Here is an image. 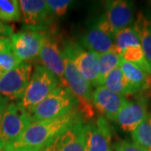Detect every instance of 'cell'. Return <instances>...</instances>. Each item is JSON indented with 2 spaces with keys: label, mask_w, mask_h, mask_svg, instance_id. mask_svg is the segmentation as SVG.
<instances>
[{
  "label": "cell",
  "mask_w": 151,
  "mask_h": 151,
  "mask_svg": "<svg viewBox=\"0 0 151 151\" xmlns=\"http://www.w3.org/2000/svg\"><path fill=\"white\" fill-rule=\"evenodd\" d=\"M80 118L77 109L58 119L33 121L21 136L4 151H42L59 132Z\"/></svg>",
  "instance_id": "1"
},
{
  "label": "cell",
  "mask_w": 151,
  "mask_h": 151,
  "mask_svg": "<svg viewBox=\"0 0 151 151\" xmlns=\"http://www.w3.org/2000/svg\"><path fill=\"white\" fill-rule=\"evenodd\" d=\"M79 103L69 86L64 83L51 92L30 113L33 121H43L60 118L78 109Z\"/></svg>",
  "instance_id": "2"
},
{
  "label": "cell",
  "mask_w": 151,
  "mask_h": 151,
  "mask_svg": "<svg viewBox=\"0 0 151 151\" xmlns=\"http://www.w3.org/2000/svg\"><path fill=\"white\" fill-rule=\"evenodd\" d=\"M60 81L41 65H37L33 71L30 81L18 104L29 115L38 104L59 86Z\"/></svg>",
  "instance_id": "3"
},
{
  "label": "cell",
  "mask_w": 151,
  "mask_h": 151,
  "mask_svg": "<svg viewBox=\"0 0 151 151\" xmlns=\"http://www.w3.org/2000/svg\"><path fill=\"white\" fill-rule=\"evenodd\" d=\"M32 122L30 115L18 103H9L0 124V151L19 139Z\"/></svg>",
  "instance_id": "4"
},
{
  "label": "cell",
  "mask_w": 151,
  "mask_h": 151,
  "mask_svg": "<svg viewBox=\"0 0 151 151\" xmlns=\"http://www.w3.org/2000/svg\"><path fill=\"white\" fill-rule=\"evenodd\" d=\"M33 73L30 63L23 61L0 78V96L9 101L20 100Z\"/></svg>",
  "instance_id": "5"
},
{
  "label": "cell",
  "mask_w": 151,
  "mask_h": 151,
  "mask_svg": "<svg viewBox=\"0 0 151 151\" xmlns=\"http://www.w3.org/2000/svg\"><path fill=\"white\" fill-rule=\"evenodd\" d=\"M62 53L73 61L76 68L91 86H98L99 55L86 50L80 44L72 41L65 44Z\"/></svg>",
  "instance_id": "6"
},
{
  "label": "cell",
  "mask_w": 151,
  "mask_h": 151,
  "mask_svg": "<svg viewBox=\"0 0 151 151\" xmlns=\"http://www.w3.org/2000/svg\"><path fill=\"white\" fill-rule=\"evenodd\" d=\"M114 35L105 15L100 16L90 24L81 37V45L97 55L112 51Z\"/></svg>",
  "instance_id": "7"
},
{
  "label": "cell",
  "mask_w": 151,
  "mask_h": 151,
  "mask_svg": "<svg viewBox=\"0 0 151 151\" xmlns=\"http://www.w3.org/2000/svg\"><path fill=\"white\" fill-rule=\"evenodd\" d=\"M84 121L76 119L63 129L42 151H84Z\"/></svg>",
  "instance_id": "8"
},
{
  "label": "cell",
  "mask_w": 151,
  "mask_h": 151,
  "mask_svg": "<svg viewBox=\"0 0 151 151\" xmlns=\"http://www.w3.org/2000/svg\"><path fill=\"white\" fill-rule=\"evenodd\" d=\"M45 31L23 30L10 36L12 51L21 62L39 56Z\"/></svg>",
  "instance_id": "9"
},
{
  "label": "cell",
  "mask_w": 151,
  "mask_h": 151,
  "mask_svg": "<svg viewBox=\"0 0 151 151\" xmlns=\"http://www.w3.org/2000/svg\"><path fill=\"white\" fill-rule=\"evenodd\" d=\"M39 59L46 69L51 71L61 83L66 84L64 78L65 64L59 37L50 31H45Z\"/></svg>",
  "instance_id": "10"
},
{
  "label": "cell",
  "mask_w": 151,
  "mask_h": 151,
  "mask_svg": "<svg viewBox=\"0 0 151 151\" xmlns=\"http://www.w3.org/2000/svg\"><path fill=\"white\" fill-rule=\"evenodd\" d=\"M24 25L29 30L45 31L50 24L52 14L44 0L19 1Z\"/></svg>",
  "instance_id": "11"
},
{
  "label": "cell",
  "mask_w": 151,
  "mask_h": 151,
  "mask_svg": "<svg viewBox=\"0 0 151 151\" xmlns=\"http://www.w3.org/2000/svg\"><path fill=\"white\" fill-rule=\"evenodd\" d=\"M111 129L104 119L99 117L84 125V151H110Z\"/></svg>",
  "instance_id": "12"
},
{
  "label": "cell",
  "mask_w": 151,
  "mask_h": 151,
  "mask_svg": "<svg viewBox=\"0 0 151 151\" xmlns=\"http://www.w3.org/2000/svg\"><path fill=\"white\" fill-rule=\"evenodd\" d=\"M134 3L126 0L108 1L105 4V17L111 31L115 35L124 28L129 27L134 19Z\"/></svg>",
  "instance_id": "13"
},
{
  "label": "cell",
  "mask_w": 151,
  "mask_h": 151,
  "mask_svg": "<svg viewBox=\"0 0 151 151\" xmlns=\"http://www.w3.org/2000/svg\"><path fill=\"white\" fill-rule=\"evenodd\" d=\"M92 102L93 106L103 116L108 120L116 121L118 114L128 100L124 96L111 92L101 86L92 93Z\"/></svg>",
  "instance_id": "14"
},
{
  "label": "cell",
  "mask_w": 151,
  "mask_h": 151,
  "mask_svg": "<svg viewBox=\"0 0 151 151\" xmlns=\"http://www.w3.org/2000/svg\"><path fill=\"white\" fill-rule=\"evenodd\" d=\"M147 115V104L144 97L135 101H128L120 110L116 122L123 131L132 133Z\"/></svg>",
  "instance_id": "15"
},
{
  "label": "cell",
  "mask_w": 151,
  "mask_h": 151,
  "mask_svg": "<svg viewBox=\"0 0 151 151\" xmlns=\"http://www.w3.org/2000/svg\"><path fill=\"white\" fill-rule=\"evenodd\" d=\"M119 67L126 80L136 92L145 91L151 87V75L139 66L121 59Z\"/></svg>",
  "instance_id": "16"
},
{
  "label": "cell",
  "mask_w": 151,
  "mask_h": 151,
  "mask_svg": "<svg viewBox=\"0 0 151 151\" xmlns=\"http://www.w3.org/2000/svg\"><path fill=\"white\" fill-rule=\"evenodd\" d=\"M133 27L139 37L145 57L151 69V17L139 12Z\"/></svg>",
  "instance_id": "17"
},
{
  "label": "cell",
  "mask_w": 151,
  "mask_h": 151,
  "mask_svg": "<svg viewBox=\"0 0 151 151\" xmlns=\"http://www.w3.org/2000/svg\"><path fill=\"white\" fill-rule=\"evenodd\" d=\"M103 86L111 92H115L121 96H129L134 94V90L124 77L119 65L109 73L104 80Z\"/></svg>",
  "instance_id": "18"
},
{
  "label": "cell",
  "mask_w": 151,
  "mask_h": 151,
  "mask_svg": "<svg viewBox=\"0 0 151 151\" xmlns=\"http://www.w3.org/2000/svg\"><path fill=\"white\" fill-rule=\"evenodd\" d=\"M131 45H141L139 37L134 27L124 28L114 35L113 50L119 55L124 48Z\"/></svg>",
  "instance_id": "19"
},
{
  "label": "cell",
  "mask_w": 151,
  "mask_h": 151,
  "mask_svg": "<svg viewBox=\"0 0 151 151\" xmlns=\"http://www.w3.org/2000/svg\"><path fill=\"white\" fill-rule=\"evenodd\" d=\"M134 143L145 150L151 151V113H147L145 119L132 132Z\"/></svg>",
  "instance_id": "20"
},
{
  "label": "cell",
  "mask_w": 151,
  "mask_h": 151,
  "mask_svg": "<svg viewBox=\"0 0 151 151\" xmlns=\"http://www.w3.org/2000/svg\"><path fill=\"white\" fill-rule=\"evenodd\" d=\"M121 59V56L113 50L99 55L98 86H103L104 80L106 79L108 74L119 66Z\"/></svg>",
  "instance_id": "21"
},
{
  "label": "cell",
  "mask_w": 151,
  "mask_h": 151,
  "mask_svg": "<svg viewBox=\"0 0 151 151\" xmlns=\"http://www.w3.org/2000/svg\"><path fill=\"white\" fill-rule=\"evenodd\" d=\"M21 12L17 0H0V20L2 22L19 21Z\"/></svg>",
  "instance_id": "22"
},
{
  "label": "cell",
  "mask_w": 151,
  "mask_h": 151,
  "mask_svg": "<svg viewBox=\"0 0 151 151\" xmlns=\"http://www.w3.org/2000/svg\"><path fill=\"white\" fill-rule=\"evenodd\" d=\"M21 61L17 58V56L14 54V52L10 50L0 55V72L4 74L6 72L13 70L16 67Z\"/></svg>",
  "instance_id": "23"
},
{
  "label": "cell",
  "mask_w": 151,
  "mask_h": 151,
  "mask_svg": "<svg viewBox=\"0 0 151 151\" xmlns=\"http://www.w3.org/2000/svg\"><path fill=\"white\" fill-rule=\"evenodd\" d=\"M45 2L51 14L57 17L63 16L71 3L70 0H46Z\"/></svg>",
  "instance_id": "24"
},
{
  "label": "cell",
  "mask_w": 151,
  "mask_h": 151,
  "mask_svg": "<svg viewBox=\"0 0 151 151\" xmlns=\"http://www.w3.org/2000/svg\"><path fill=\"white\" fill-rule=\"evenodd\" d=\"M115 151H147L139 145L128 140H122L116 143L114 146Z\"/></svg>",
  "instance_id": "25"
},
{
  "label": "cell",
  "mask_w": 151,
  "mask_h": 151,
  "mask_svg": "<svg viewBox=\"0 0 151 151\" xmlns=\"http://www.w3.org/2000/svg\"><path fill=\"white\" fill-rule=\"evenodd\" d=\"M14 28L13 25L7 24L0 20V36H2V37L9 36L10 37L14 34Z\"/></svg>",
  "instance_id": "26"
},
{
  "label": "cell",
  "mask_w": 151,
  "mask_h": 151,
  "mask_svg": "<svg viewBox=\"0 0 151 151\" xmlns=\"http://www.w3.org/2000/svg\"><path fill=\"white\" fill-rule=\"evenodd\" d=\"M12 50L10 39L0 36V55Z\"/></svg>",
  "instance_id": "27"
},
{
  "label": "cell",
  "mask_w": 151,
  "mask_h": 151,
  "mask_svg": "<svg viewBox=\"0 0 151 151\" xmlns=\"http://www.w3.org/2000/svg\"><path fill=\"white\" fill-rule=\"evenodd\" d=\"M8 104H9V101L7 99H5V98H4V97L0 96V124H1L2 119H3V116H4V113L5 108Z\"/></svg>",
  "instance_id": "28"
},
{
  "label": "cell",
  "mask_w": 151,
  "mask_h": 151,
  "mask_svg": "<svg viewBox=\"0 0 151 151\" xmlns=\"http://www.w3.org/2000/svg\"><path fill=\"white\" fill-rule=\"evenodd\" d=\"M4 75V74H3V73H2V72H0V78H1V77H2V76Z\"/></svg>",
  "instance_id": "29"
},
{
  "label": "cell",
  "mask_w": 151,
  "mask_h": 151,
  "mask_svg": "<svg viewBox=\"0 0 151 151\" xmlns=\"http://www.w3.org/2000/svg\"><path fill=\"white\" fill-rule=\"evenodd\" d=\"M110 151H111V150H110Z\"/></svg>",
  "instance_id": "30"
}]
</instances>
